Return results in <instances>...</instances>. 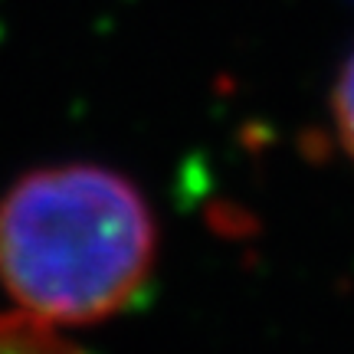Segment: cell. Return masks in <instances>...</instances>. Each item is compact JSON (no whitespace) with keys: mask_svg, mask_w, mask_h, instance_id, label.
<instances>
[{"mask_svg":"<svg viewBox=\"0 0 354 354\" xmlns=\"http://www.w3.org/2000/svg\"><path fill=\"white\" fill-rule=\"evenodd\" d=\"M331 122H335V135L342 141L344 154L354 161V50L344 59L331 88Z\"/></svg>","mask_w":354,"mask_h":354,"instance_id":"obj_3","label":"cell"},{"mask_svg":"<svg viewBox=\"0 0 354 354\" xmlns=\"http://www.w3.org/2000/svg\"><path fill=\"white\" fill-rule=\"evenodd\" d=\"M154 263L151 203L112 167H37L0 201V282L17 308L59 328L125 312Z\"/></svg>","mask_w":354,"mask_h":354,"instance_id":"obj_1","label":"cell"},{"mask_svg":"<svg viewBox=\"0 0 354 354\" xmlns=\"http://www.w3.org/2000/svg\"><path fill=\"white\" fill-rule=\"evenodd\" d=\"M0 354H88L69 342L59 325L43 322L24 308L0 315Z\"/></svg>","mask_w":354,"mask_h":354,"instance_id":"obj_2","label":"cell"}]
</instances>
